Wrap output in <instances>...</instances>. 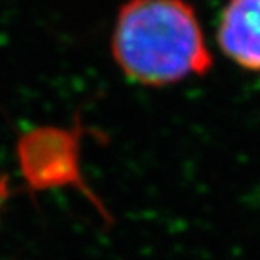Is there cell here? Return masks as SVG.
<instances>
[{
    "instance_id": "1",
    "label": "cell",
    "mask_w": 260,
    "mask_h": 260,
    "mask_svg": "<svg viewBox=\"0 0 260 260\" xmlns=\"http://www.w3.org/2000/svg\"><path fill=\"white\" fill-rule=\"evenodd\" d=\"M112 54L128 80L145 86L176 85L211 70L194 9L183 0H127L117 14Z\"/></svg>"
},
{
    "instance_id": "2",
    "label": "cell",
    "mask_w": 260,
    "mask_h": 260,
    "mask_svg": "<svg viewBox=\"0 0 260 260\" xmlns=\"http://www.w3.org/2000/svg\"><path fill=\"white\" fill-rule=\"evenodd\" d=\"M221 53L237 66L260 71V0H230L216 32Z\"/></svg>"
},
{
    "instance_id": "3",
    "label": "cell",
    "mask_w": 260,
    "mask_h": 260,
    "mask_svg": "<svg viewBox=\"0 0 260 260\" xmlns=\"http://www.w3.org/2000/svg\"><path fill=\"white\" fill-rule=\"evenodd\" d=\"M7 194H9V189H7V181L4 178H0V211H2V206L5 200H7Z\"/></svg>"
}]
</instances>
